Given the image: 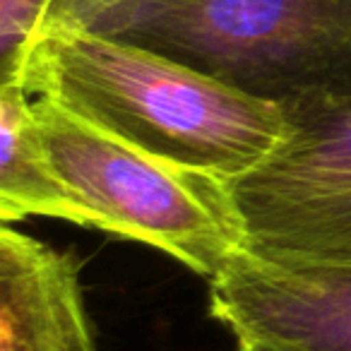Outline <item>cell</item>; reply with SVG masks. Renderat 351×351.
Segmentation results:
<instances>
[{
	"label": "cell",
	"instance_id": "obj_1",
	"mask_svg": "<svg viewBox=\"0 0 351 351\" xmlns=\"http://www.w3.org/2000/svg\"><path fill=\"white\" fill-rule=\"evenodd\" d=\"M5 80L108 135L226 183L258 169L289 130L279 104L80 25L39 27Z\"/></svg>",
	"mask_w": 351,
	"mask_h": 351
},
{
	"label": "cell",
	"instance_id": "obj_2",
	"mask_svg": "<svg viewBox=\"0 0 351 351\" xmlns=\"http://www.w3.org/2000/svg\"><path fill=\"white\" fill-rule=\"evenodd\" d=\"M80 27L284 111L351 87V0H116Z\"/></svg>",
	"mask_w": 351,
	"mask_h": 351
},
{
	"label": "cell",
	"instance_id": "obj_3",
	"mask_svg": "<svg viewBox=\"0 0 351 351\" xmlns=\"http://www.w3.org/2000/svg\"><path fill=\"white\" fill-rule=\"evenodd\" d=\"M32 99L56 171L99 231L152 245L210 282L245 253L226 181L149 154L49 99Z\"/></svg>",
	"mask_w": 351,
	"mask_h": 351
},
{
	"label": "cell",
	"instance_id": "obj_4",
	"mask_svg": "<svg viewBox=\"0 0 351 351\" xmlns=\"http://www.w3.org/2000/svg\"><path fill=\"white\" fill-rule=\"evenodd\" d=\"M282 145L229 183L245 253L351 265V87L287 108Z\"/></svg>",
	"mask_w": 351,
	"mask_h": 351
},
{
	"label": "cell",
	"instance_id": "obj_5",
	"mask_svg": "<svg viewBox=\"0 0 351 351\" xmlns=\"http://www.w3.org/2000/svg\"><path fill=\"white\" fill-rule=\"evenodd\" d=\"M210 315L236 339L284 351H351V265L241 253L212 279Z\"/></svg>",
	"mask_w": 351,
	"mask_h": 351
},
{
	"label": "cell",
	"instance_id": "obj_6",
	"mask_svg": "<svg viewBox=\"0 0 351 351\" xmlns=\"http://www.w3.org/2000/svg\"><path fill=\"white\" fill-rule=\"evenodd\" d=\"M0 351H99L70 253L0 231Z\"/></svg>",
	"mask_w": 351,
	"mask_h": 351
},
{
	"label": "cell",
	"instance_id": "obj_7",
	"mask_svg": "<svg viewBox=\"0 0 351 351\" xmlns=\"http://www.w3.org/2000/svg\"><path fill=\"white\" fill-rule=\"evenodd\" d=\"M0 219L5 224L39 215L97 229L56 171L34 99L17 80L0 82Z\"/></svg>",
	"mask_w": 351,
	"mask_h": 351
},
{
	"label": "cell",
	"instance_id": "obj_8",
	"mask_svg": "<svg viewBox=\"0 0 351 351\" xmlns=\"http://www.w3.org/2000/svg\"><path fill=\"white\" fill-rule=\"evenodd\" d=\"M49 0H0V56H3V80L20 68L29 41Z\"/></svg>",
	"mask_w": 351,
	"mask_h": 351
},
{
	"label": "cell",
	"instance_id": "obj_9",
	"mask_svg": "<svg viewBox=\"0 0 351 351\" xmlns=\"http://www.w3.org/2000/svg\"><path fill=\"white\" fill-rule=\"evenodd\" d=\"M116 0H49L46 10L41 15L39 27L53 25V22H63V25H84L92 15L104 10ZM36 27V29H39Z\"/></svg>",
	"mask_w": 351,
	"mask_h": 351
},
{
	"label": "cell",
	"instance_id": "obj_10",
	"mask_svg": "<svg viewBox=\"0 0 351 351\" xmlns=\"http://www.w3.org/2000/svg\"><path fill=\"white\" fill-rule=\"evenodd\" d=\"M236 351H284V349H277V346H272V344H263V341L239 339V349Z\"/></svg>",
	"mask_w": 351,
	"mask_h": 351
}]
</instances>
